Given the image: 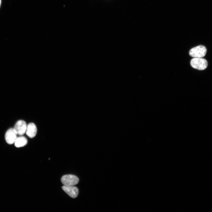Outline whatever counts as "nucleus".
<instances>
[{
	"label": "nucleus",
	"mask_w": 212,
	"mask_h": 212,
	"mask_svg": "<svg viewBox=\"0 0 212 212\" xmlns=\"http://www.w3.org/2000/svg\"><path fill=\"white\" fill-rule=\"evenodd\" d=\"M190 64L193 68L201 70L205 69L208 66L207 61L202 58H194L191 60Z\"/></svg>",
	"instance_id": "obj_1"
},
{
	"label": "nucleus",
	"mask_w": 212,
	"mask_h": 212,
	"mask_svg": "<svg viewBox=\"0 0 212 212\" xmlns=\"http://www.w3.org/2000/svg\"><path fill=\"white\" fill-rule=\"evenodd\" d=\"M206 52L207 50L205 46H199L191 49L189 52V55L194 58H202L205 56Z\"/></svg>",
	"instance_id": "obj_2"
},
{
	"label": "nucleus",
	"mask_w": 212,
	"mask_h": 212,
	"mask_svg": "<svg viewBox=\"0 0 212 212\" xmlns=\"http://www.w3.org/2000/svg\"><path fill=\"white\" fill-rule=\"evenodd\" d=\"M61 182L64 186H74L79 182V180L76 176L73 175H66L63 176Z\"/></svg>",
	"instance_id": "obj_3"
},
{
	"label": "nucleus",
	"mask_w": 212,
	"mask_h": 212,
	"mask_svg": "<svg viewBox=\"0 0 212 212\" xmlns=\"http://www.w3.org/2000/svg\"><path fill=\"white\" fill-rule=\"evenodd\" d=\"M27 125L24 120H18L15 124L13 128L17 135L23 136L26 133Z\"/></svg>",
	"instance_id": "obj_4"
},
{
	"label": "nucleus",
	"mask_w": 212,
	"mask_h": 212,
	"mask_svg": "<svg viewBox=\"0 0 212 212\" xmlns=\"http://www.w3.org/2000/svg\"><path fill=\"white\" fill-rule=\"evenodd\" d=\"M17 135L13 128L8 130L5 135V139L6 142L9 144H14L17 137Z\"/></svg>",
	"instance_id": "obj_5"
},
{
	"label": "nucleus",
	"mask_w": 212,
	"mask_h": 212,
	"mask_svg": "<svg viewBox=\"0 0 212 212\" xmlns=\"http://www.w3.org/2000/svg\"><path fill=\"white\" fill-rule=\"evenodd\" d=\"M63 190L70 197L75 198L78 194V188L74 186H63L62 187Z\"/></svg>",
	"instance_id": "obj_6"
},
{
	"label": "nucleus",
	"mask_w": 212,
	"mask_h": 212,
	"mask_svg": "<svg viewBox=\"0 0 212 212\" xmlns=\"http://www.w3.org/2000/svg\"><path fill=\"white\" fill-rule=\"evenodd\" d=\"M37 129L36 125L33 123H30L27 125L26 134L30 138L34 137L37 134Z\"/></svg>",
	"instance_id": "obj_7"
},
{
	"label": "nucleus",
	"mask_w": 212,
	"mask_h": 212,
	"mask_svg": "<svg viewBox=\"0 0 212 212\" xmlns=\"http://www.w3.org/2000/svg\"><path fill=\"white\" fill-rule=\"evenodd\" d=\"M27 142V140L26 137L23 136H20L17 137L14 144L16 147L20 148L26 145Z\"/></svg>",
	"instance_id": "obj_8"
},
{
	"label": "nucleus",
	"mask_w": 212,
	"mask_h": 212,
	"mask_svg": "<svg viewBox=\"0 0 212 212\" xmlns=\"http://www.w3.org/2000/svg\"><path fill=\"white\" fill-rule=\"evenodd\" d=\"M1 0H0V7H1Z\"/></svg>",
	"instance_id": "obj_9"
}]
</instances>
